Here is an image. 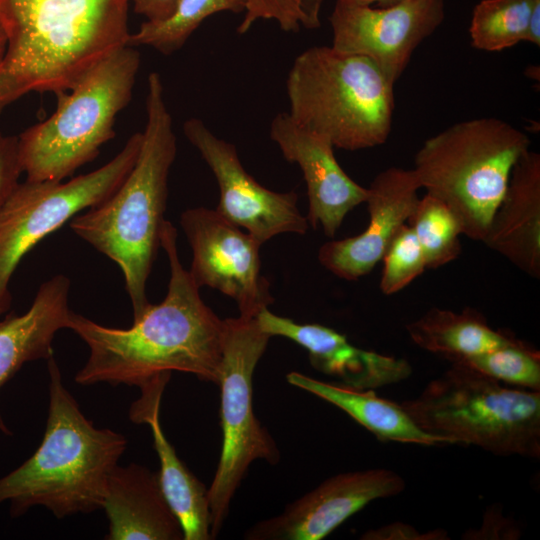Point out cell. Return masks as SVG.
<instances>
[{"instance_id":"cell-1","label":"cell","mask_w":540,"mask_h":540,"mask_svg":"<svg viewBox=\"0 0 540 540\" xmlns=\"http://www.w3.org/2000/svg\"><path fill=\"white\" fill-rule=\"evenodd\" d=\"M161 247L170 266L167 294L159 304L151 303L131 327L104 326L71 310L67 328L89 349L86 363L75 375L78 384L140 388L156 375L172 371L217 384L224 319L204 303L200 287L180 262L177 230L167 220Z\"/></svg>"},{"instance_id":"cell-2","label":"cell","mask_w":540,"mask_h":540,"mask_svg":"<svg viewBox=\"0 0 540 540\" xmlns=\"http://www.w3.org/2000/svg\"><path fill=\"white\" fill-rule=\"evenodd\" d=\"M137 159L116 191L70 220L71 230L122 271L133 321L151 305L146 287L161 247L168 177L177 152L159 73L147 80L146 124Z\"/></svg>"},{"instance_id":"cell-3","label":"cell","mask_w":540,"mask_h":540,"mask_svg":"<svg viewBox=\"0 0 540 540\" xmlns=\"http://www.w3.org/2000/svg\"><path fill=\"white\" fill-rule=\"evenodd\" d=\"M128 0H0L1 68L23 95L70 89L128 45Z\"/></svg>"},{"instance_id":"cell-4","label":"cell","mask_w":540,"mask_h":540,"mask_svg":"<svg viewBox=\"0 0 540 540\" xmlns=\"http://www.w3.org/2000/svg\"><path fill=\"white\" fill-rule=\"evenodd\" d=\"M49 409L41 444L22 465L0 478V503L12 517L43 506L61 519L102 508L108 477L127 447L124 435L96 428L47 360Z\"/></svg>"},{"instance_id":"cell-5","label":"cell","mask_w":540,"mask_h":540,"mask_svg":"<svg viewBox=\"0 0 540 540\" xmlns=\"http://www.w3.org/2000/svg\"><path fill=\"white\" fill-rule=\"evenodd\" d=\"M286 93L288 114L336 148H372L391 132L394 83L362 55L332 46L308 48L293 61Z\"/></svg>"},{"instance_id":"cell-6","label":"cell","mask_w":540,"mask_h":540,"mask_svg":"<svg viewBox=\"0 0 540 540\" xmlns=\"http://www.w3.org/2000/svg\"><path fill=\"white\" fill-rule=\"evenodd\" d=\"M530 144L526 133L504 120L470 119L425 140L412 170L420 188L453 212L462 234L483 241L511 171Z\"/></svg>"},{"instance_id":"cell-7","label":"cell","mask_w":540,"mask_h":540,"mask_svg":"<svg viewBox=\"0 0 540 540\" xmlns=\"http://www.w3.org/2000/svg\"><path fill=\"white\" fill-rule=\"evenodd\" d=\"M140 63L138 50L126 45L56 95L54 113L17 136L25 180L63 181L97 157L132 98Z\"/></svg>"},{"instance_id":"cell-8","label":"cell","mask_w":540,"mask_h":540,"mask_svg":"<svg viewBox=\"0 0 540 540\" xmlns=\"http://www.w3.org/2000/svg\"><path fill=\"white\" fill-rule=\"evenodd\" d=\"M422 430L497 455L540 457V391L511 388L460 362L401 403Z\"/></svg>"},{"instance_id":"cell-9","label":"cell","mask_w":540,"mask_h":540,"mask_svg":"<svg viewBox=\"0 0 540 540\" xmlns=\"http://www.w3.org/2000/svg\"><path fill=\"white\" fill-rule=\"evenodd\" d=\"M270 335L261 330L257 317L224 319L220 387L222 447L208 487L211 537L216 538L228 515L231 500L251 463L279 461V450L253 410V374Z\"/></svg>"},{"instance_id":"cell-10","label":"cell","mask_w":540,"mask_h":540,"mask_svg":"<svg viewBox=\"0 0 540 540\" xmlns=\"http://www.w3.org/2000/svg\"><path fill=\"white\" fill-rule=\"evenodd\" d=\"M142 142L134 133L106 164L63 181L19 182L0 205V318L11 308L10 282L23 257L74 216L110 197L132 169Z\"/></svg>"},{"instance_id":"cell-11","label":"cell","mask_w":540,"mask_h":540,"mask_svg":"<svg viewBox=\"0 0 540 540\" xmlns=\"http://www.w3.org/2000/svg\"><path fill=\"white\" fill-rule=\"evenodd\" d=\"M444 17V0H404L383 7L336 0L329 18L331 46L367 57L395 84Z\"/></svg>"},{"instance_id":"cell-12","label":"cell","mask_w":540,"mask_h":540,"mask_svg":"<svg viewBox=\"0 0 540 540\" xmlns=\"http://www.w3.org/2000/svg\"><path fill=\"white\" fill-rule=\"evenodd\" d=\"M180 224L193 253L189 272L199 287L231 297L244 317H257L273 303L269 282L260 274L262 244L248 232L205 207L184 211Z\"/></svg>"},{"instance_id":"cell-13","label":"cell","mask_w":540,"mask_h":540,"mask_svg":"<svg viewBox=\"0 0 540 540\" xmlns=\"http://www.w3.org/2000/svg\"><path fill=\"white\" fill-rule=\"evenodd\" d=\"M187 140L211 169L219 187L216 211L260 244L282 233L304 234L308 220L297 207V194L262 186L243 167L236 147L216 136L198 118L183 124Z\"/></svg>"},{"instance_id":"cell-14","label":"cell","mask_w":540,"mask_h":540,"mask_svg":"<svg viewBox=\"0 0 540 540\" xmlns=\"http://www.w3.org/2000/svg\"><path fill=\"white\" fill-rule=\"evenodd\" d=\"M405 489L394 471L377 468L340 473L288 504L275 517L249 528V540H321L370 502Z\"/></svg>"},{"instance_id":"cell-15","label":"cell","mask_w":540,"mask_h":540,"mask_svg":"<svg viewBox=\"0 0 540 540\" xmlns=\"http://www.w3.org/2000/svg\"><path fill=\"white\" fill-rule=\"evenodd\" d=\"M270 137L284 158L296 163L307 185V220L320 225L332 238L348 212L365 203L367 188L351 179L334 155V146L322 134L299 125L289 114H277L270 124Z\"/></svg>"},{"instance_id":"cell-16","label":"cell","mask_w":540,"mask_h":540,"mask_svg":"<svg viewBox=\"0 0 540 540\" xmlns=\"http://www.w3.org/2000/svg\"><path fill=\"white\" fill-rule=\"evenodd\" d=\"M420 185L412 169L390 167L367 188L369 224L357 236L324 243L319 262L336 276L353 281L370 273L418 201Z\"/></svg>"},{"instance_id":"cell-17","label":"cell","mask_w":540,"mask_h":540,"mask_svg":"<svg viewBox=\"0 0 540 540\" xmlns=\"http://www.w3.org/2000/svg\"><path fill=\"white\" fill-rule=\"evenodd\" d=\"M257 321L271 337L282 336L302 346L316 370L339 378L349 387L372 390L401 382L412 373L407 360L358 348L329 327L299 324L268 308L258 313Z\"/></svg>"},{"instance_id":"cell-18","label":"cell","mask_w":540,"mask_h":540,"mask_svg":"<svg viewBox=\"0 0 540 540\" xmlns=\"http://www.w3.org/2000/svg\"><path fill=\"white\" fill-rule=\"evenodd\" d=\"M170 376V372L161 373L140 387L141 396L131 405L129 418L151 428L160 462V487L180 523L183 540H209L212 537L208 488L177 456L160 424L161 397Z\"/></svg>"},{"instance_id":"cell-19","label":"cell","mask_w":540,"mask_h":540,"mask_svg":"<svg viewBox=\"0 0 540 540\" xmlns=\"http://www.w3.org/2000/svg\"><path fill=\"white\" fill-rule=\"evenodd\" d=\"M482 242L527 275L540 278L539 153L528 150L515 163Z\"/></svg>"},{"instance_id":"cell-20","label":"cell","mask_w":540,"mask_h":540,"mask_svg":"<svg viewBox=\"0 0 540 540\" xmlns=\"http://www.w3.org/2000/svg\"><path fill=\"white\" fill-rule=\"evenodd\" d=\"M102 509L109 521L107 540H183L158 474L145 466L117 465L108 477Z\"/></svg>"},{"instance_id":"cell-21","label":"cell","mask_w":540,"mask_h":540,"mask_svg":"<svg viewBox=\"0 0 540 540\" xmlns=\"http://www.w3.org/2000/svg\"><path fill=\"white\" fill-rule=\"evenodd\" d=\"M70 279L58 274L42 283L29 309L0 318V389L25 363L53 356L56 333L67 328ZM0 432L11 435L0 413Z\"/></svg>"},{"instance_id":"cell-22","label":"cell","mask_w":540,"mask_h":540,"mask_svg":"<svg viewBox=\"0 0 540 540\" xmlns=\"http://www.w3.org/2000/svg\"><path fill=\"white\" fill-rule=\"evenodd\" d=\"M286 380L341 409L381 441L425 446L450 444L448 439L419 428L401 404L381 398L372 390L325 382L294 371L286 375Z\"/></svg>"},{"instance_id":"cell-23","label":"cell","mask_w":540,"mask_h":540,"mask_svg":"<svg viewBox=\"0 0 540 540\" xmlns=\"http://www.w3.org/2000/svg\"><path fill=\"white\" fill-rule=\"evenodd\" d=\"M406 330L417 346L451 363L489 352L517 339L512 333L493 329L485 316L473 308L461 312L431 308L409 323Z\"/></svg>"},{"instance_id":"cell-24","label":"cell","mask_w":540,"mask_h":540,"mask_svg":"<svg viewBox=\"0 0 540 540\" xmlns=\"http://www.w3.org/2000/svg\"><path fill=\"white\" fill-rule=\"evenodd\" d=\"M243 0H179L173 13L161 21H144L131 33L130 46H150L168 55L184 46L208 17L221 12H243Z\"/></svg>"},{"instance_id":"cell-25","label":"cell","mask_w":540,"mask_h":540,"mask_svg":"<svg viewBox=\"0 0 540 540\" xmlns=\"http://www.w3.org/2000/svg\"><path fill=\"white\" fill-rule=\"evenodd\" d=\"M534 0H481L472 12L471 45L487 52L525 42Z\"/></svg>"},{"instance_id":"cell-26","label":"cell","mask_w":540,"mask_h":540,"mask_svg":"<svg viewBox=\"0 0 540 540\" xmlns=\"http://www.w3.org/2000/svg\"><path fill=\"white\" fill-rule=\"evenodd\" d=\"M407 222L422 248L426 268L436 269L459 257L461 225L444 202L426 193Z\"/></svg>"},{"instance_id":"cell-27","label":"cell","mask_w":540,"mask_h":540,"mask_svg":"<svg viewBox=\"0 0 540 540\" xmlns=\"http://www.w3.org/2000/svg\"><path fill=\"white\" fill-rule=\"evenodd\" d=\"M455 362L464 363L501 383L540 391V353L518 338L497 349Z\"/></svg>"},{"instance_id":"cell-28","label":"cell","mask_w":540,"mask_h":540,"mask_svg":"<svg viewBox=\"0 0 540 540\" xmlns=\"http://www.w3.org/2000/svg\"><path fill=\"white\" fill-rule=\"evenodd\" d=\"M380 289L392 295L408 286L426 269L425 257L413 229L403 224L388 244L383 257Z\"/></svg>"},{"instance_id":"cell-29","label":"cell","mask_w":540,"mask_h":540,"mask_svg":"<svg viewBox=\"0 0 540 540\" xmlns=\"http://www.w3.org/2000/svg\"><path fill=\"white\" fill-rule=\"evenodd\" d=\"M243 18L237 27L247 33L259 20H270L286 32L320 26L321 0H243Z\"/></svg>"},{"instance_id":"cell-30","label":"cell","mask_w":540,"mask_h":540,"mask_svg":"<svg viewBox=\"0 0 540 540\" xmlns=\"http://www.w3.org/2000/svg\"><path fill=\"white\" fill-rule=\"evenodd\" d=\"M21 174L17 136L0 132V205L19 183Z\"/></svg>"},{"instance_id":"cell-31","label":"cell","mask_w":540,"mask_h":540,"mask_svg":"<svg viewBox=\"0 0 540 540\" xmlns=\"http://www.w3.org/2000/svg\"><path fill=\"white\" fill-rule=\"evenodd\" d=\"M448 538L447 533L442 529L422 534L414 527L401 522L369 530L361 537L365 540H443Z\"/></svg>"},{"instance_id":"cell-32","label":"cell","mask_w":540,"mask_h":540,"mask_svg":"<svg viewBox=\"0 0 540 540\" xmlns=\"http://www.w3.org/2000/svg\"><path fill=\"white\" fill-rule=\"evenodd\" d=\"M133 3L134 11L145 17V21H161L169 17L179 0H128Z\"/></svg>"},{"instance_id":"cell-33","label":"cell","mask_w":540,"mask_h":540,"mask_svg":"<svg viewBox=\"0 0 540 540\" xmlns=\"http://www.w3.org/2000/svg\"><path fill=\"white\" fill-rule=\"evenodd\" d=\"M525 42L537 47L540 46V0H534L533 2Z\"/></svg>"},{"instance_id":"cell-34","label":"cell","mask_w":540,"mask_h":540,"mask_svg":"<svg viewBox=\"0 0 540 540\" xmlns=\"http://www.w3.org/2000/svg\"><path fill=\"white\" fill-rule=\"evenodd\" d=\"M6 50H7V36H6L5 28L0 18V66L2 65L3 60L5 58Z\"/></svg>"},{"instance_id":"cell-35","label":"cell","mask_w":540,"mask_h":540,"mask_svg":"<svg viewBox=\"0 0 540 540\" xmlns=\"http://www.w3.org/2000/svg\"><path fill=\"white\" fill-rule=\"evenodd\" d=\"M349 1L362 3V4H368V5L377 4L379 7H383V6L396 4L404 0H349Z\"/></svg>"}]
</instances>
